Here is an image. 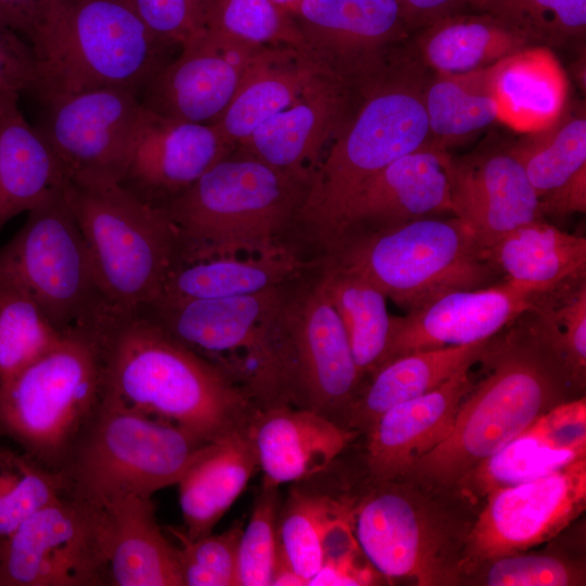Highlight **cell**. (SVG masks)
I'll return each instance as SVG.
<instances>
[{"label":"cell","mask_w":586,"mask_h":586,"mask_svg":"<svg viewBox=\"0 0 586 586\" xmlns=\"http://www.w3.org/2000/svg\"><path fill=\"white\" fill-rule=\"evenodd\" d=\"M506 328L487 342L480 360L488 372L462 399L447 435L405 479L461 486L536 418L569 399L576 386L536 307Z\"/></svg>","instance_id":"obj_1"},{"label":"cell","mask_w":586,"mask_h":586,"mask_svg":"<svg viewBox=\"0 0 586 586\" xmlns=\"http://www.w3.org/2000/svg\"><path fill=\"white\" fill-rule=\"evenodd\" d=\"M103 361L104 403L169 422L202 443L246 428L256 410L216 365L140 311L107 326Z\"/></svg>","instance_id":"obj_2"},{"label":"cell","mask_w":586,"mask_h":586,"mask_svg":"<svg viewBox=\"0 0 586 586\" xmlns=\"http://www.w3.org/2000/svg\"><path fill=\"white\" fill-rule=\"evenodd\" d=\"M23 39L35 65L37 98L102 88L140 94L173 48L128 0H47Z\"/></svg>","instance_id":"obj_3"},{"label":"cell","mask_w":586,"mask_h":586,"mask_svg":"<svg viewBox=\"0 0 586 586\" xmlns=\"http://www.w3.org/2000/svg\"><path fill=\"white\" fill-rule=\"evenodd\" d=\"M306 189V183L239 151L161 207L175 229L178 250L192 263L279 246L276 238L300 212Z\"/></svg>","instance_id":"obj_4"},{"label":"cell","mask_w":586,"mask_h":586,"mask_svg":"<svg viewBox=\"0 0 586 586\" xmlns=\"http://www.w3.org/2000/svg\"><path fill=\"white\" fill-rule=\"evenodd\" d=\"M106 327L63 331L52 348L0 383V431L54 473L102 405Z\"/></svg>","instance_id":"obj_5"},{"label":"cell","mask_w":586,"mask_h":586,"mask_svg":"<svg viewBox=\"0 0 586 586\" xmlns=\"http://www.w3.org/2000/svg\"><path fill=\"white\" fill-rule=\"evenodd\" d=\"M333 247V264L362 276L407 311L453 291L492 285L501 275L456 216L349 235Z\"/></svg>","instance_id":"obj_6"},{"label":"cell","mask_w":586,"mask_h":586,"mask_svg":"<svg viewBox=\"0 0 586 586\" xmlns=\"http://www.w3.org/2000/svg\"><path fill=\"white\" fill-rule=\"evenodd\" d=\"M64 191L104 297L123 313L153 305L178 250L164 208L117 182H67Z\"/></svg>","instance_id":"obj_7"},{"label":"cell","mask_w":586,"mask_h":586,"mask_svg":"<svg viewBox=\"0 0 586 586\" xmlns=\"http://www.w3.org/2000/svg\"><path fill=\"white\" fill-rule=\"evenodd\" d=\"M202 443L183 429L102 400L59 471L64 494L105 509L177 484Z\"/></svg>","instance_id":"obj_8"},{"label":"cell","mask_w":586,"mask_h":586,"mask_svg":"<svg viewBox=\"0 0 586 586\" xmlns=\"http://www.w3.org/2000/svg\"><path fill=\"white\" fill-rule=\"evenodd\" d=\"M333 139L307 184L300 215L328 239L341 212L378 171L430 142L423 92L385 67Z\"/></svg>","instance_id":"obj_9"},{"label":"cell","mask_w":586,"mask_h":586,"mask_svg":"<svg viewBox=\"0 0 586 586\" xmlns=\"http://www.w3.org/2000/svg\"><path fill=\"white\" fill-rule=\"evenodd\" d=\"M285 285L259 293L150 306L176 340L216 365L255 408L282 403L279 370Z\"/></svg>","instance_id":"obj_10"},{"label":"cell","mask_w":586,"mask_h":586,"mask_svg":"<svg viewBox=\"0 0 586 586\" xmlns=\"http://www.w3.org/2000/svg\"><path fill=\"white\" fill-rule=\"evenodd\" d=\"M64 190L27 212L22 228L0 249V283L29 294L62 332L122 313L98 285Z\"/></svg>","instance_id":"obj_11"},{"label":"cell","mask_w":586,"mask_h":586,"mask_svg":"<svg viewBox=\"0 0 586 586\" xmlns=\"http://www.w3.org/2000/svg\"><path fill=\"white\" fill-rule=\"evenodd\" d=\"M374 482L352 508L353 533L371 566L387 578L423 586L458 581L463 558L451 520L412 481Z\"/></svg>","instance_id":"obj_12"},{"label":"cell","mask_w":586,"mask_h":586,"mask_svg":"<svg viewBox=\"0 0 586 586\" xmlns=\"http://www.w3.org/2000/svg\"><path fill=\"white\" fill-rule=\"evenodd\" d=\"M110 518L62 493L0 542V586L107 585Z\"/></svg>","instance_id":"obj_13"},{"label":"cell","mask_w":586,"mask_h":586,"mask_svg":"<svg viewBox=\"0 0 586 586\" xmlns=\"http://www.w3.org/2000/svg\"><path fill=\"white\" fill-rule=\"evenodd\" d=\"M280 369L286 404L315 410L345 426L362 379L320 281L288 294L281 316Z\"/></svg>","instance_id":"obj_14"},{"label":"cell","mask_w":586,"mask_h":586,"mask_svg":"<svg viewBox=\"0 0 586 586\" xmlns=\"http://www.w3.org/2000/svg\"><path fill=\"white\" fill-rule=\"evenodd\" d=\"M36 128L67 182L120 183L143 113L138 94L102 88L38 98Z\"/></svg>","instance_id":"obj_15"},{"label":"cell","mask_w":586,"mask_h":586,"mask_svg":"<svg viewBox=\"0 0 586 586\" xmlns=\"http://www.w3.org/2000/svg\"><path fill=\"white\" fill-rule=\"evenodd\" d=\"M469 530L462 572L556 537L585 508L586 458L549 474L497 488Z\"/></svg>","instance_id":"obj_16"},{"label":"cell","mask_w":586,"mask_h":586,"mask_svg":"<svg viewBox=\"0 0 586 586\" xmlns=\"http://www.w3.org/2000/svg\"><path fill=\"white\" fill-rule=\"evenodd\" d=\"M295 20L307 50L330 72L364 82L410 29L396 0H303Z\"/></svg>","instance_id":"obj_17"},{"label":"cell","mask_w":586,"mask_h":586,"mask_svg":"<svg viewBox=\"0 0 586 586\" xmlns=\"http://www.w3.org/2000/svg\"><path fill=\"white\" fill-rule=\"evenodd\" d=\"M264 47L206 33L180 49L139 94L143 107L158 115L214 124L234 97L250 63Z\"/></svg>","instance_id":"obj_18"},{"label":"cell","mask_w":586,"mask_h":586,"mask_svg":"<svg viewBox=\"0 0 586 586\" xmlns=\"http://www.w3.org/2000/svg\"><path fill=\"white\" fill-rule=\"evenodd\" d=\"M447 157L429 142L378 171L347 202L329 242L453 213Z\"/></svg>","instance_id":"obj_19"},{"label":"cell","mask_w":586,"mask_h":586,"mask_svg":"<svg viewBox=\"0 0 586 586\" xmlns=\"http://www.w3.org/2000/svg\"><path fill=\"white\" fill-rule=\"evenodd\" d=\"M542 297L504 278L485 288L446 293L405 316H392L385 364L417 351L488 340L535 308Z\"/></svg>","instance_id":"obj_20"},{"label":"cell","mask_w":586,"mask_h":586,"mask_svg":"<svg viewBox=\"0 0 586 586\" xmlns=\"http://www.w3.org/2000/svg\"><path fill=\"white\" fill-rule=\"evenodd\" d=\"M234 149L215 124L173 119L143 107L120 184L144 202L158 206L164 200V205Z\"/></svg>","instance_id":"obj_21"},{"label":"cell","mask_w":586,"mask_h":586,"mask_svg":"<svg viewBox=\"0 0 586 586\" xmlns=\"http://www.w3.org/2000/svg\"><path fill=\"white\" fill-rule=\"evenodd\" d=\"M352 85L332 72L322 74L235 149L308 184L326 145L348 119Z\"/></svg>","instance_id":"obj_22"},{"label":"cell","mask_w":586,"mask_h":586,"mask_svg":"<svg viewBox=\"0 0 586 586\" xmlns=\"http://www.w3.org/2000/svg\"><path fill=\"white\" fill-rule=\"evenodd\" d=\"M453 214L487 250L512 229L543 217L540 199L520 161L506 150L447 157Z\"/></svg>","instance_id":"obj_23"},{"label":"cell","mask_w":586,"mask_h":586,"mask_svg":"<svg viewBox=\"0 0 586 586\" xmlns=\"http://www.w3.org/2000/svg\"><path fill=\"white\" fill-rule=\"evenodd\" d=\"M247 432L263 486L272 487L324 471L358 434L315 410L288 404L256 409Z\"/></svg>","instance_id":"obj_24"},{"label":"cell","mask_w":586,"mask_h":586,"mask_svg":"<svg viewBox=\"0 0 586 586\" xmlns=\"http://www.w3.org/2000/svg\"><path fill=\"white\" fill-rule=\"evenodd\" d=\"M460 368L431 392L383 412L366 432L367 464L374 481L404 480L413 464L447 435L459 405L473 386Z\"/></svg>","instance_id":"obj_25"},{"label":"cell","mask_w":586,"mask_h":586,"mask_svg":"<svg viewBox=\"0 0 586 586\" xmlns=\"http://www.w3.org/2000/svg\"><path fill=\"white\" fill-rule=\"evenodd\" d=\"M582 458H586L585 397L566 399L540 415L475 468L461 486L487 495L549 474Z\"/></svg>","instance_id":"obj_26"},{"label":"cell","mask_w":586,"mask_h":586,"mask_svg":"<svg viewBox=\"0 0 586 586\" xmlns=\"http://www.w3.org/2000/svg\"><path fill=\"white\" fill-rule=\"evenodd\" d=\"M327 72L330 71L307 50L290 46L264 47L214 124L237 148L260 124L293 104Z\"/></svg>","instance_id":"obj_27"},{"label":"cell","mask_w":586,"mask_h":586,"mask_svg":"<svg viewBox=\"0 0 586 586\" xmlns=\"http://www.w3.org/2000/svg\"><path fill=\"white\" fill-rule=\"evenodd\" d=\"M257 467L247 426L204 444L177 483L186 536L196 539L211 534Z\"/></svg>","instance_id":"obj_28"},{"label":"cell","mask_w":586,"mask_h":586,"mask_svg":"<svg viewBox=\"0 0 586 586\" xmlns=\"http://www.w3.org/2000/svg\"><path fill=\"white\" fill-rule=\"evenodd\" d=\"M497 120L535 133L561 117L568 97L566 75L546 46H530L488 66Z\"/></svg>","instance_id":"obj_29"},{"label":"cell","mask_w":586,"mask_h":586,"mask_svg":"<svg viewBox=\"0 0 586 586\" xmlns=\"http://www.w3.org/2000/svg\"><path fill=\"white\" fill-rule=\"evenodd\" d=\"M487 253L505 279L538 295L572 288L586 278V239L542 218L507 232Z\"/></svg>","instance_id":"obj_30"},{"label":"cell","mask_w":586,"mask_h":586,"mask_svg":"<svg viewBox=\"0 0 586 586\" xmlns=\"http://www.w3.org/2000/svg\"><path fill=\"white\" fill-rule=\"evenodd\" d=\"M18 99V93L0 98V230L67 183L50 146L22 113Z\"/></svg>","instance_id":"obj_31"},{"label":"cell","mask_w":586,"mask_h":586,"mask_svg":"<svg viewBox=\"0 0 586 586\" xmlns=\"http://www.w3.org/2000/svg\"><path fill=\"white\" fill-rule=\"evenodd\" d=\"M105 509L107 585L183 586L176 546L163 534L150 497H128Z\"/></svg>","instance_id":"obj_32"},{"label":"cell","mask_w":586,"mask_h":586,"mask_svg":"<svg viewBox=\"0 0 586 586\" xmlns=\"http://www.w3.org/2000/svg\"><path fill=\"white\" fill-rule=\"evenodd\" d=\"M488 341L417 351L387 361L359 391L345 426L367 432L393 406L433 391L463 366L477 362Z\"/></svg>","instance_id":"obj_33"},{"label":"cell","mask_w":586,"mask_h":586,"mask_svg":"<svg viewBox=\"0 0 586 586\" xmlns=\"http://www.w3.org/2000/svg\"><path fill=\"white\" fill-rule=\"evenodd\" d=\"M303 268L304 263L280 245L249 258L192 262L173 268L153 305L255 294L285 285Z\"/></svg>","instance_id":"obj_34"},{"label":"cell","mask_w":586,"mask_h":586,"mask_svg":"<svg viewBox=\"0 0 586 586\" xmlns=\"http://www.w3.org/2000/svg\"><path fill=\"white\" fill-rule=\"evenodd\" d=\"M533 43L487 14L446 15L424 27L418 47L437 74H464L494 65Z\"/></svg>","instance_id":"obj_35"},{"label":"cell","mask_w":586,"mask_h":586,"mask_svg":"<svg viewBox=\"0 0 586 586\" xmlns=\"http://www.w3.org/2000/svg\"><path fill=\"white\" fill-rule=\"evenodd\" d=\"M345 329L360 377H371L387 357L392 316L386 296L362 276L331 263L319 279Z\"/></svg>","instance_id":"obj_36"},{"label":"cell","mask_w":586,"mask_h":586,"mask_svg":"<svg viewBox=\"0 0 586 586\" xmlns=\"http://www.w3.org/2000/svg\"><path fill=\"white\" fill-rule=\"evenodd\" d=\"M432 143L443 149L497 120L488 67L464 74H438L423 91Z\"/></svg>","instance_id":"obj_37"},{"label":"cell","mask_w":586,"mask_h":586,"mask_svg":"<svg viewBox=\"0 0 586 586\" xmlns=\"http://www.w3.org/2000/svg\"><path fill=\"white\" fill-rule=\"evenodd\" d=\"M353 504L316 491L292 488L278 513V548L306 585L323 564V544L330 526Z\"/></svg>","instance_id":"obj_38"},{"label":"cell","mask_w":586,"mask_h":586,"mask_svg":"<svg viewBox=\"0 0 586 586\" xmlns=\"http://www.w3.org/2000/svg\"><path fill=\"white\" fill-rule=\"evenodd\" d=\"M62 334L29 294L0 283V383L47 353Z\"/></svg>","instance_id":"obj_39"},{"label":"cell","mask_w":586,"mask_h":586,"mask_svg":"<svg viewBox=\"0 0 586 586\" xmlns=\"http://www.w3.org/2000/svg\"><path fill=\"white\" fill-rule=\"evenodd\" d=\"M535 133L538 136L509 150L540 199L586 166V119L560 118L552 127Z\"/></svg>","instance_id":"obj_40"},{"label":"cell","mask_w":586,"mask_h":586,"mask_svg":"<svg viewBox=\"0 0 586 586\" xmlns=\"http://www.w3.org/2000/svg\"><path fill=\"white\" fill-rule=\"evenodd\" d=\"M524 35L533 44L559 46L586 29V0H464Z\"/></svg>","instance_id":"obj_41"},{"label":"cell","mask_w":586,"mask_h":586,"mask_svg":"<svg viewBox=\"0 0 586 586\" xmlns=\"http://www.w3.org/2000/svg\"><path fill=\"white\" fill-rule=\"evenodd\" d=\"M206 33L255 47L307 50L293 16L272 0H211Z\"/></svg>","instance_id":"obj_42"},{"label":"cell","mask_w":586,"mask_h":586,"mask_svg":"<svg viewBox=\"0 0 586 586\" xmlns=\"http://www.w3.org/2000/svg\"><path fill=\"white\" fill-rule=\"evenodd\" d=\"M62 493L58 473L24 453L0 447V542Z\"/></svg>","instance_id":"obj_43"},{"label":"cell","mask_w":586,"mask_h":586,"mask_svg":"<svg viewBox=\"0 0 586 586\" xmlns=\"http://www.w3.org/2000/svg\"><path fill=\"white\" fill-rule=\"evenodd\" d=\"M242 523L227 531L190 539L182 530L168 527L176 546L183 586H237V553Z\"/></svg>","instance_id":"obj_44"},{"label":"cell","mask_w":586,"mask_h":586,"mask_svg":"<svg viewBox=\"0 0 586 586\" xmlns=\"http://www.w3.org/2000/svg\"><path fill=\"white\" fill-rule=\"evenodd\" d=\"M278 487L263 486L237 553V586H270L278 553Z\"/></svg>","instance_id":"obj_45"},{"label":"cell","mask_w":586,"mask_h":586,"mask_svg":"<svg viewBox=\"0 0 586 586\" xmlns=\"http://www.w3.org/2000/svg\"><path fill=\"white\" fill-rule=\"evenodd\" d=\"M537 310L573 383L582 388L586 373V282L544 295Z\"/></svg>","instance_id":"obj_46"},{"label":"cell","mask_w":586,"mask_h":586,"mask_svg":"<svg viewBox=\"0 0 586 586\" xmlns=\"http://www.w3.org/2000/svg\"><path fill=\"white\" fill-rule=\"evenodd\" d=\"M477 565L480 582L491 586H566L584 581L581 564L549 552H518Z\"/></svg>","instance_id":"obj_47"},{"label":"cell","mask_w":586,"mask_h":586,"mask_svg":"<svg viewBox=\"0 0 586 586\" xmlns=\"http://www.w3.org/2000/svg\"><path fill=\"white\" fill-rule=\"evenodd\" d=\"M145 26L171 47L184 48L206 34L211 0H128Z\"/></svg>","instance_id":"obj_48"},{"label":"cell","mask_w":586,"mask_h":586,"mask_svg":"<svg viewBox=\"0 0 586 586\" xmlns=\"http://www.w3.org/2000/svg\"><path fill=\"white\" fill-rule=\"evenodd\" d=\"M35 65L28 43L18 34L0 27V98L30 91Z\"/></svg>","instance_id":"obj_49"},{"label":"cell","mask_w":586,"mask_h":586,"mask_svg":"<svg viewBox=\"0 0 586 586\" xmlns=\"http://www.w3.org/2000/svg\"><path fill=\"white\" fill-rule=\"evenodd\" d=\"M360 550L334 561L323 562L308 586L322 585H370L375 581L377 572L370 563L362 564Z\"/></svg>","instance_id":"obj_50"},{"label":"cell","mask_w":586,"mask_h":586,"mask_svg":"<svg viewBox=\"0 0 586 586\" xmlns=\"http://www.w3.org/2000/svg\"><path fill=\"white\" fill-rule=\"evenodd\" d=\"M542 213L564 216L586 211V166L553 191L540 198Z\"/></svg>","instance_id":"obj_51"},{"label":"cell","mask_w":586,"mask_h":586,"mask_svg":"<svg viewBox=\"0 0 586 586\" xmlns=\"http://www.w3.org/2000/svg\"><path fill=\"white\" fill-rule=\"evenodd\" d=\"M410 28L426 27L437 20L455 13L464 0H396Z\"/></svg>","instance_id":"obj_52"},{"label":"cell","mask_w":586,"mask_h":586,"mask_svg":"<svg viewBox=\"0 0 586 586\" xmlns=\"http://www.w3.org/2000/svg\"><path fill=\"white\" fill-rule=\"evenodd\" d=\"M47 0H0V27L24 36Z\"/></svg>","instance_id":"obj_53"},{"label":"cell","mask_w":586,"mask_h":586,"mask_svg":"<svg viewBox=\"0 0 586 586\" xmlns=\"http://www.w3.org/2000/svg\"><path fill=\"white\" fill-rule=\"evenodd\" d=\"M270 585H276V586H281V585L304 586L306 585V582L294 572V570L290 566V564L280 553L279 548H278V553H277L276 566L273 570Z\"/></svg>","instance_id":"obj_54"},{"label":"cell","mask_w":586,"mask_h":586,"mask_svg":"<svg viewBox=\"0 0 586 586\" xmlns=\"http://www.w3.org/2000/svg\"><path fill=\"white\" fill-rule=\"evenodd\" d=\"M290 15L294 16L303 0H272Z\"/></svg>","instance_id":"obj_55"}]
</instances>
